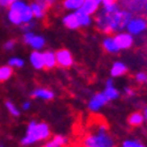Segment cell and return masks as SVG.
<instances>
[{
	"instance_id": "cell-1",
	"label": "cell",
	"mask_w": 147,
	"mask_h": 147,
	"mask_svg": "<svg viewBox=\"0 0 147 147\" xmlns=\"http://www.w3.org/2000/svg\"><path fill=\"white\" fill-rule=\"evenodd\" d=\"M131 18V13L127 10H117L113 13L102 12L96 19L97 28L100 31L110 34L114 31H121L126 29L128 22Z\"/></svg>"
},
{
	"instance_id": "cell-2",
	"label": "cell",
	"mask_w": 147,
	"mask_h": 147,
	"mask_svg": "<svg viewBox=\"0 0 147 147\" xmlns=\"http://www.w3.org/2000/svg\"><path fill=\"white\" fill-rule=\"evenodd\" d=\"M49 138H50V128L47 123L31 121L28 124L26 133L24 138L20 140V144L23 146H30L38 141L47 140Z\"/></svg>"
},
{
	"instance_id": "cell-3",
	"label": "cell",
	"mask_w": 147,
	"mask_h": 147,
	"mask_svg": "<svg viewBox=\"0 0 147 147\" xmlns=\"http://www.w3.org/2000/svg\"><path fill=\"white\" fill-rule=\"evenodd\" d=\"M84 147H115L114 139L109 135L105 123H100L94 133L86 135L83 140Z\"/></svg>"
},
{
	"instance_id": "cell-4",
	"label": "cell",
	"mask_w": 147,
	"mask_h": 147,
	"mask_svg": "<svg viewBox=\"0 0 147 147\" xmlns=\"http://www.w3.org/2000/svg\"><path fill=\"white\" fill-rule=\"evenodd\" d=\"M127 32L130 35H140L144 31L147 30V20L141 17H135V18H130L128 22V24L126 26Z\"/></svg>"
},
{
	"instance_id": "cell-5",
	"label": "cell",
	"mask_w": 147,
	"mask_h": 147,
	"mask_svg": "<svg viewBox=\"0 0 147 147\" xmlns=\"http://www.w3.org/2000/svg\"><path fill=\"white\" fill-rule=\"evenodd\" d=\"M108 98L105 97V94L103 92H98L96 94H93L89 102V109L92 113H97L98 110H100L108 103Z\"/></svg>"
},
{
	"instance_id": "cell-6",
	"label": "cell",
	"mask_w": 147,
	"mask_h": 147,
	"mask_svg": "<svg viewBox=\"0 0 147 147\" xmlns=\"http://www.w3.org/2000/svg\"><path fill=\"white\" fill-rule=\"evenodd\" d=\"M114 38L117 43V46H119L120 50L129 49L131 46H133V42H134L133 35H130L129 32H119Z\"/></svg>"
},
{
	"instance_id": "cell-7",
	"label": "cell",
	"mask_w": 147,
	"mask_h": 147,
	"mask_svg": "<svg viewBox=\"0 0 147 147\" xmlns=\"http://www.w3.org/2000/svg\"><path fill=\"white\" fill-rule=\"evenodd\" d=\"M55 55H56V62H57V65H60L61 67H71L73 65V56L69 50L60 49L56 51Z\"/></svg>"
},
{
	"instance_id": "cell-8",
	"label": "cell",
	"mask_w": 147,
	"mask_h": 147,
	"mask_svg": "<svg viewBox=\"0 0 147 147\" xmlns=\"http://www.w3.org/2000/svg\"><path fill=\"white\" fill-rule=\"evenodd\" d=\"M31 96L34 98H38V99H43V100H51L54 98V92L49 90V89H45V87H37L31 92Z\"/></svg>"
},
{
	"instance_id": "cell-9",
	"label": "cell",
	"mask_w": 147,
	"mask_h": 147,
	"mask_svg": "<svg viewBox=\"0 0 147 147\" xmlns=\"http://www.w3.org/2000/svg\"><path fill=\"white\" fill-rule=\"evenodd\" d=\"M30 63L36 69L45 68V60H43V53L41 50H34L30 54Z\"/></svg>"
},
{
	"instance_id": "cell-10",
	"label": "cell",
	"mask_w": 147,
	"mask_h": 147,
	"mask_svg": "<svg viewBox=\"0 0 147 147\" xmlns=\"http://www.w3.org/2000/svg\"><path fill=\"white\" fill-rule=\"evenodd\" d=\"M62 23L66 28L69 29V30H77V29L80 28L78 18L76 16V12H71L68 14H66V16L63 17V19H62Z\"/></svg>"
},
{
	"instance_id": "cell-11",
	"label": "cell",
	"mask_w": 147,
	"mask_h": 147,
	"mask_svg": "<svg viewBox=\"0 0 147 147\" xmlns=\"http://www.w3.org/2000/svg\"><path fill=\"white\" fill-rule=\"evenodd\" d=\"M99 5H100L99 0H84L83 6L80 10L84 11L87 14H90V16H92L93 13H96L98 11Z\"/></svg>"
},
{
	"instance_id": "cell-12",
	"label": "cell",
	"mask_w": 147,
	"mask_h": 147,
	"mask_svg": "<svg viewBox=\"0 0 147 147\" xmlns=\"http://www.w3.org/2000/svg\"><path fill=\"white\" fill-rule=\"evenodd\" d=\"M128 68L127 66L124 65L123 62L121 61H117L115 62L113 66H111V69H110V74H111L113 78H116V77H122L127 73Z\"/></svg>"
},
{
	"instance_id": "cell-13",
	"label": "cell",
	"mask_w": 147,
	"mask_h": 147,
	"mask_svg": "<svg viewBox=\"0 0 147 147\" xmlns=\"http://www.w3.org/2000/svg\"><path fill=\"white\" fill-rule=\"evenodd\" d=\"M67 144V138L63 135H54L53 138L48 140L43 147H65Z\"/></svg>"
},
{
	"instance_id": "cell-14",
	"label": "cell",
	"mask_w": 147,
	"mask_h": 147,
	"mask_svg": "<svg viewBox=\"0 0 147 147\" xmlns=\"http://www.w3.org/2000/svg\"><path fill=\"white\" fill-rule=\"evenodd\" d=\"M103 47H104V49L110 54H115V53H119L120 51V48L117 46V43H116L114 37L104 38V41H103Z\"/></svg>"
},
{
	"instance_id": "cell-15",
	"label": "cell",
	"mask_w": 147,
	"mask_h": 147,
	"mask_svg": "<svg viewBox=\"0 0 147 147\" xmlns=\"http://www.w3.org/2000/svg\"><path fill=\"white\" fill-rule=\"evenodd\" d=\"M74 12H76V16H77V18H78V22H79L80 28L91 25V23H92V18H91L90 14L85 13V12L82 11V10H77V11H74Z\"/></svg>"
},
{
	"instance_id": "cell-16",
	"label": "cell",
	"mask_w": 147,
	"mask_h": 147,
	"mask_svg": "<svg viewBox=\"0 0 147 147\" xmlns=\"http://www.w3.org/2000/svg\"><path fill=\"white\" fill-rule=\"evenodd\" d=\"M43 60H45V67L46 68H54L57 65L56 62V55L55 53L50 50H47L43 53Z\"/></svg>"
},
{
	"instance_id": "cell-17",
	"label": "cell",
	"mask_w": 147,
	"mask_h": 147,
	"mask_svg": "<svg viewBox=\"0 0 147 147\" xmlns=\"http://www.w3.org/2000/svg\"><path fill=\"white\" fill-rule=\"evenodd\" d=\"M34 50H41L43 47L46 46V40L43 36H38V35H34L32 38L30 40V42H29V45Z\"/></svg>"
},
{
	"instance_id": "cell-18",
	"label": "cell",
	"mask_w": 147,
	"mask_h": 147,
	"mask_svg": "<svg viewBox=\"0 0 147 147\" xmlns=\"http://www.w3.org/2000/svg\"><path fill=\"white\" fill-rule=\"evenodd\" d=\"M30 7H31V12H32L34 18L42 19L43 17L46 16V10L47 9H45V7H43L42 5H40L38 3H36V1L31 3L30 4Z\"/></svg>"
},
{
	"instance_id": "cell-19",
	"label": "cell",
	"mask_w": 147,
	"mask_h": 147,
	"mask_svg": "<svg viewBox=\"0 0 147 147\" xmlns=\"http://www.w3.org/2000/svg\"><path fill=\"white\" fill-rule=\"evenodd\" d=\"M145 121V117L141 113H133V114H130L129 117H128V123L130 124L131 127H139V126H141V124L144 123Z\"/></svg>"
},
{
	"instance_id": "cell-20",
	"label": "cell",
	"mask_w": 147,
	"mask_h": 147,
	"mask_svg": "<svg viewBox=\"0 0 147 147\" xmlns=\"http://www.w3.org/2000/svg\"><path fill=\"white\" fill-rule=\"evenodd\" d=\"M83 3H84V0H65L63 1V7L66 10L77 11V10L82 9Z\"/></svg>"
},
{
	"instance_id": "cell-21",
	"label": "cell",
	"mask_w": 147,
	"mask_h": 147,
	"mask_svg": "<svg viewBox=\"0 0 147 147\" xmlns=\"http://www.w3.org/2000/svg\"><path fill=\"white\" fill-rule=\"evenodd\" d=\"M12 73H13V68L11 66H1L0 67V83H4L7 82L11 77H12Z\"/></svg>"
},
{
	"instance_id": "cell-22",
	"label": "cell",
	"mask_w": 147,
	"mask_h": 147,
	"mask_svg": "<svg viewBox=\"0 0 147 147\" xmlns=\"http://www.w3.org/2000/svg\"><path fill=\"white\" fill-rule=\"evenodd\" d=\"M103 93L105 94V97L108 98V100H115L120 97V91L116 89L115 86H108L105 87V90L103 91Z\"/></svg>"
},
{
	"instance_id": "cell-23",
	"label": "cell",
	"mask_w": 147,
	"mask_h": 147,
	"mask_svg": "<svg viewBox=\"0 0 147 147\" xmlns=\"http://www.w3.org/2000/svg\"><path fill=\"white\" fill-rule=\"evenodd\" d=\"M24 60L22 57L18 56H13L9 60V66H11L12 68H22L24 66Z\"/></svg>"
},
{
	"instance_id": "cell-24",
	"label": "cell",
	"mask_w": 147,
	"mask_h": 147,
	"mask_svg": "<svg viewBox=\"0 0 147 147\" xmlns=\"http://www.w3.org/2000/svg\"><path fill=\"white\" fill-rule=\"evenodd\" d=\"M5 107H6V109H7V111H9L12 116H14V117H17V116H19V109L13 104L12 102H10V100H7L6 103H5Z\"/></svg>"
},
{
	"instance_id": "cell-25",
	"label": "cell",
	"mask_w": 147,
	"mask_h": 147,
	"mask_svg": "<svg viewBox=\"0 0 147 147\" xmlns=\"http://www.w3.org/2000/svg\"><path fill=\"white\" fill-rule=\"evenodd\" d=\"M122 147H145V145L142 142H140L139 140L128 139V140H124L122 142Z\"/></svg>"
},
{
	"instance_id": "cell-26",
	"label": "cell",
	"mask_w": 147,
	"mask_h": 147,
	"mask_svg": "<svg viewBox=\"0 0 147 147\" xmlns=\"http://www.w3.org/2000/svg\"><path fill=\"white\" fill-rule=\"evenodd\" d=\"M135 79L139 84H147V73L145 72H139L136 73Z\"/></svg>"
},
{
	"instance_id": "cell-27",
	"label": "cell",
	"mask_w": 147,
	"mask_h": 147,
	"mask_svg": "<svg viewBox=\"0 0 147 147\" xmlns=\"http://www.w3.org/2000/svg\"><path fill=\"white\" fill-rule=\"evenodd\" d=\"M119 10V6H117V4H111V5H107V6H103V11L104 13H113L115 11Z\"/></svg>"
},
{
	"instance_id": "cell-28",
	"label": "cell",
	"mask_w": 147,
	"mask_h": 147,
	"mask_svg": "<svg viewBox=\"0 0 147 147\" xmlns=\"http://www.w3.org/2000/svg\"><path fill=\"white\" fill-rule=\"evenodd\" d=\"M36 3H38L40 5H42L45 9H49L50 6H53L55 4L56 0H35Z\"/></svg>"
},
{
	"instance_id": "cell-29",
	"label": "cell",
	"mask_w": 147,
	"mask_h": 147,
	"mask_svg": "<svg viewBox=\"0 0 147 147\" xmlns=\"http://www.w3.org/2000/svg\"><path fill=\"white\" fill-rule=\"evenodd\" d=\"M14 47H16V41L14 40H9L7 42H5V45H4V48L6 50H12Z\"/></svg>"
},
{
	"instance_id": "cell-30",
	"label": "cell",
	"mask_w": 147,
	"mask_h": 147,
	"mask_svg": "<svg viewBox=\"0 0 147 147\" xmlns=\"http://www.w3.org/2000/svg\"><path fill=\"white\" fill-rule=\"evenodd\" d=\"M35 34L32 32V31H28V32H24V36H23V41H24V43L28 46L29 45V42H30V40L32 38V36H34Z\"/></svg>"
},
{
	"instance_id": "cell-31",
	"label": "cell",
	"mask_w": 147,
	"mask_h": 147,
	"mask_svg": "<svg viewBox=\"0 0 147 147\" xmlns=\"http://www.w3.org/2000/svg\"><path fill=\"white\" fill-rule=\"evenodd\" d=\"M20 26L24 30V32H28V31H31V29L34 28V23L32 22H30V23H24V24H22Z\"/></svg>"
},
{
	"instance_id": "cell-32",
	"label": "cell",
	"mask_w": 147,
	"mask_h": 147,
	"mask_svg": "<svg viewBox=\"0 0 147 147\" xmlns=\"http://www.w3.org/2000/svg\"><path fill=\"white\" fill-rule=\"evenodd\" d=\"M12 4V0H0V6L1 7H9Z\"/></svg>"
},
{
	"instance_id": "cell-33",
	"label": "cell",
	"mask_w": 147,
	"mask_h": 147,
	"mask_svg": "<svg viewBox=\"0 0 147 147\" xmlns=\"http://www.w3.org/2000/svg\"><path fill=\"white\" fill-rule=\"evenodd\" d=\"M124 93H126L128 97H131V96H134V94H135L134 90L130 89V87H126V89H124Z\"/></svg>"
},
{
	"instance_id": "cell-34",
	"label": "cell",
	"mask_w": 147,
	"mask_h": 147,
	"mask_svg": "<svg viewBox=\"0 0 147 147\" xmlns=\"http://www.w3.org/2000/svg\"><path fill=\"white\" fill-rule=\"evenodd\" d=\"M100 4H102L103 6L111 5V4H116V0H100Z\"/></svg>"
},
{
	"instance_id": "cell-35",
	"label": "cell",
	"mask_w": 147,
	"mask_h": 147,
	"mask_svg": "<svg viewBox=\"0 0 147 147\" xmlns=\"http://www.w3.org/2000/svg\"><path fill=\"white\" fill-rule=\"evenodd\" d=\"M30 107H31L30 102H24L23 105H22V109H23V110H29V109H30Z\"/></svg>"
},
{
	"instance_id": "cell-36",
	"label": "cell",
	"mask_w": 147,
	"mask_h": 147,
	"mask_svg": "<svg viewBox=\"0 0 147 147\" xmlns=\"http://www.w3.org/2000/svg\"><path fill=\"white\" fill-rule=\"evenodd\" d=\"M108 86H114V80L111 78H109L105 82V87H108Z\"/></svg>"
},
{
	"instance_id": "cell-37",
	"label": "cell",
	"mask_w": 147,
	"mask_h": 147,
	"mask_svg": "<svg viewBox=\"0 0 147 147\" xmlns=\"http://www.w3.org/2000/svg\"><path fill=\"white\" fill-rule=\"evenodd\" d=\"M142 115H144V117H145V120H147V107L145 108V110H144V114H142Z\"/></svg>"
},
{
	"instance_id": "cell-38",
	"label": "cell",
	"mask_w": 147,
	"mask_h": 147,
	"mask_svg": "<svg viewBox=\"0 0 147 147\" xmlns=\"http://www.w3.org/2000/svg\"><path fill=\"white\" fill-rule=\"evenodd\" d=\"M145 9L147 10V0H146V3H145Z\"/></svg>"
},
{
	"instance_id": "cell-39",
	"label": "cell",
	"mask_w": 147,
	"mask_h": 147,
	"mask_svg": "<svg viewBox=\"0 0 147 147\" xmlns=\"http://www.w3.org/2000/svg\"><path fill=\"white\" fill-rule=\"evenodd\" d=\"M14 1H18V0H12V3H14Z\"/></svg>"
},
{
	"instance_id": "cell-40",
	"label": "cell",
	"mask_w": 147,
	"mask_h": 147,
	"mask_svg": "<svg viewBox=\"0 0 147 147\" xmlns=\"http://www.w3.org/2000/svg\"><path fill=\"white\" fill-rule=\"evenodd\" d=\"M0 147H4V145H1V144H0Z\"/></svg>"
},
{
	"instance_id": "cell-41",
	"label": "cell",
	"mask_w": 147,
	"mask_h": 147,
	"mask_svg": "<svg viewBox=\"0 0 147 147\" xmlns=\"http://www.w3.org/2000/svg\"><path fill=\"white\" fill-rule=\"evenodd\" d=\"M99 1H100V0H99Z\"/></svg>"
}]
</instances>
